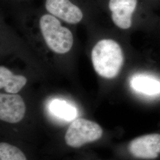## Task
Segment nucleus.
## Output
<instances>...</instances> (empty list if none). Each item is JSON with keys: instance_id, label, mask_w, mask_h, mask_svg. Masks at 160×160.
I'll use <instances>...</instances> for the list:
<instances>
[{"instance_id": "obj_1", "label": "nucleus", "mask_w": 160, "mask_h": 160, "mask_svg": "<svg viewBox=\"0 0 160 160\" xmlns=\"http://www.w3.org/2000/svg\"><path fill=\"white\" fill-rule=\"evenodd\" d=\"M92 63L96 72L105 78L111 79L119 74L124 57L120 45L112 39L100 40L92 52Z\"/></svg>"}, {"instance_id": "obj_2", "label": "nucleus", "mask_w": 160, "mask_h": 160, "mask_svg": "<svg viewBox=\"0 0 160 160\" xmlns=\"http://www.w3.org/2000/svg\"><path fill=\"white\" fill-rule=\"evenodd\" d=\"M39 26L46 45L52 51L63 54L71 50L74 42L72 33L62 26L57 18L45 14L40 18Z\"/></svg>"}, {"instance_id": "obj_3", "label": "nucleus", "mask_w": 160, "mask_h": 160, "mask_svg": "<svg viewBox=\"0 0 160 160\" xmlns=\"http://www.w3.org/2000/svg\"><path fill=\"white\" fill-rule=\"evenodd\" d=\"M103 130L96 123L79 118L69 126L65 134L67 144L73 148H79L87 143L97 141L102 137Z\"/></svg>"}, {"instance_id": "obj_4", "label": "nucleus", "mask_w": 160, "mask_h": 160, "mask_svg": "<svg viewBox=\"0 0 160 160\" xmlns=\"http://www.w3.org/2000/svg\"><path fill=\"white\" fill-rule=\"evenodd\" d=\"M134 157L142 159H155L160 154V134L151 133L136 138L129 144Z\"/></svg>"}, {"instance_id": "obj_5", "label": "nucleus", "mask_w": 160, "mask_h": 160, "mask_svg": "<svg viewBox=\"0 0 160 160\" xmlns=\"http://www.w3.org/2000/svg\"><path fill=\"white\" fill-rule=\"evenodd\" d=\"M26 106L22 97L15 94H0V119L6 122L16 123L23 119Z\"/></svg>"}, {"instance_id": "obj_6", "label": "nucleus", "mask_w": 160, "mask_h": 160, "mask_svg": "<svg viewBox=\"0 0 160 160\" xmlns=\"http://www.w3.org/2000/svg\"><path fill=\"white\" fill-rule=\"evenodd\" d=\"M45 7L52 15L69 24L79 23L83 17L80 8L69 0H46Z\"/></svg>"}, {"instance_id": "obj_7", "label": "nucleus", "mask_w": 160, "mask_h": 160, "mask_svg": "<svg viewBox=\"0 0 160 160\" xmlns=\"http://www.w3.org/2000/svg\"><path fill=\"white\" fill-rule=\"evenodd\" d=\"M137 5V0H110L109 7L112 18L118 28L128 29L132 26V16Z\"/></svg>"}, {"instance_id": "obj_8", "label": "nucleus", "mask_w": 160, "mask_h": 160, "mask_svg": "<svg viewBox=\"0 0 160 160\" xmlns=\"http://www.w3.org/2000/svg\"><path fill=\"white\" fill-rule=\"evenodd\" d=\"M130 86L135 92L145 96H160V78L153 74L140 72L133 75L130 79Z\"/></svg>"}, {"instance_id": "obj_9", "label": "nucleus", "mask_w": 160, "mask_h": 160, "mask_svg": "<svg viewBox=\"0 0 160 160\" xmlns=\"http://www.w3.org/2000/svg\"><path fill=\"white\" fill-rule=\"evenodd\" d=\"M27 83V78L23 75L13 74L4 66L0 67V88L11 94L20 92Z\"/></svg>"}, {"instance_id": "obj_10", "label": "nucleus", "mask_w": 160, "mask_h": 160, "mask_svg": "<svg viewBox=\"0 0 160 160\" xmlns=\"http://www.w3.org/2000/svg\"><path fill=\"white\" fill-rule=\"evenodd\" d=\"M49 110L53 115L64 120H72L77 116V110L74 107L67 102L59 99L52 101L49 104Z\"/></svg>"}, {"instance_id": "obj_11", "label": "nucleus", "mask_w": 160, "mask_h": 160, "mask_svg": "<svg viewBox=\"0 0 160 160\" xmlns=\"http://www.w3.org/2000/svg\"><path fill=\"white\" fill-rule=\"evenodd\" d=\"M0 160H27L23 152L15 146L0 143Z\"/></svg>"}]
</instances>
